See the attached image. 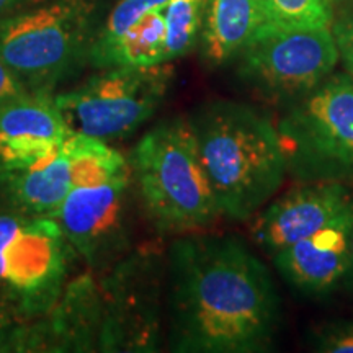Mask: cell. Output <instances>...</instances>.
<instances>
[{"label": "cell", "instance_id": "obj_1", "mask_svg": "<svg viewBox=\"0 0 353 353\" xmlns=\"http://www.w3.org/2000/svg\"><path fill=\"white\" fill-rule=\"evenodd\" d=\"M281 299L272 273L234 236L185 234L165 255V341L176 353L275 347Z\"/></svg>", "mask_w": 353, "mask_h": 353}, {"label": "cell", "instance_id": "obj_2", "mask_svg": "<svg viewBox=\"0 0 353 353\" xmlns=\"http://www.w3.org/2000/svg\"><path fill=\"white\" fill-rule=\"evenodd\" d=\"M187 117L221 213L254 218L288 175L276 125L259 108L226 99L205 101Z\"/></svg>", "mask_w": 353, "mask_h": 353}, {"label": "cell", "instance_id": "obj_3", "mask_svg": "<svg viewBox=\"0 0 353 353\" xmlns=\"http://www.w3.org/2000/svg\"><path fill=\"white\" fill-rule=\"evenodd\" d=\"M128 162L141 208L156 231L192 234L223 216L188 117L167 118L152 126L132 148Z\"/></svg>", "mask_w": 353, "mask_h": 353}, {"label": "cell", "instance_id": "obj_4", "mask_svg": "<svg viewBox=\"0 0 353 353\" xmlns=\"http://www.w3.org/2000/svg\"><path fill=\"white\" fill-rule=\"evenodd\" d=\"M103 0H39L0 20V57L33 94H54L88 65Z\"/></svg>", "mask_w": 353, "mask_h": 353}, {"label": "cell", "instance_id": "obj_5", "mask_svg": "<svg viewBox=\"0 0 353 353\" xmlns=\"http://www.w3.org/2000/svg\"><path fill=\"white\" fill-rule=\"evenodd\" d=\"M286 172L298 182L353 187V76L332 74L286 107L276 125Z\"/></svg>", "mask_w": 353, "mask_h": 353}, {"label": "cell", "instance_id": "obj_6", "mask_svg": "<svg viewBox=\"0 0 353 353\" xmlns=\"http://www.w3.org/2000/svg\"><path fill=\"white\" fill-rule=\"evenodd\" d=\"M77 257L56 219L0 208V303L21 319L54 306Z\"/></svg>", "mask_w": 353, "mask_h": 353}, {"label": "cell", "instance_id": "obj_7", "mask_svg": "<svg viewBox=\"0 0 353 353\" xmlns=\"http://www.w3.org/2000/svg\"><path fill=\"white\" fill-rule=\"evenodd\" d=\"M172 79L170 63L99 69L79 87L52 94V101L70 131L110 143L151 120L167 100Z\"/></svg>", "mask_w": 353, "mask_h": 353}, {"label": "cell", "instance_id": "obj_8", "mask_svg": "<svg viewBox=\"0 0 353 353\" xmlns=\"http://www.w3.org/2000/svg\"><path fill=\"white\" fill-rule=\"evenodd\" d=\"M103 322L99 352L152 353L165 341V255L136 247L101 273Z\"/></svg>", "mask_w": 353, "mask_h": 353}, {"label": "cell", "instance_id": "obj_9", "mask_svg": "<svg viewBox=\"0 0 353 353\" xmlns=\"http://www.w3.org/2000/svg\"><path fill=\"white\" fill-rule=\"evenodd\" d=\"M237 76L260 100L288 105L319 87L337 68V44L330 28L265 25L239 54Z\"/></svg>", "mask_w": 353, "mask_h": 353}, {"label": "cell", "instance_id": "obj_10", "mask_svg": "<svg viewBox=\"0 0 353 353\" xmlns=\"http://www.w3.org/2000/svg\"><path fill=\"white\" fill-rule=\"evenodd\" d=\"M90 272L105 273L132 247V176L70 188L56 218Z\"/></svg>", "mask_w": 353, "mask_h": 353}, {"label": "cell", "instance_id": "obj_11", "mask_svg": "<svg viewBox=\"0 0 353 353\" xmlns=\"http://www.w3.org/2000/svg\"><path fill=\"white\" fill-rule=\"evenodd\" d=\"M103 306L94 272L70 278L46 314L21 322L15 353L99 352Z\"/></svg>", "mask_w": 353, "mask_h": 353}, {"label": "cell", "instance_id": "obj_12", "mask_svg": "<svg viewBox=\"0 0 353 353\" xmlns=\"http://www.w3.org/2000/svg\"><path fill=\"white\" fill-rule=\"evenodd\" d=\"M353 210L352 187L337 182H299L252 224L255 242L272 255L332 224Z\"/></svg>", "mask_w": 353, "mask_h": 353}, {"label": "cell", "instance_id": "obj_13", "mask_svg": "<svg viewBox=\"0 0 353 353\" xmlns=\"http://www.w3.org/2000/svg\"><path fill=\"white\" fill-rule=\"evenodd\" d=\"M70 130L52 95L28 94L0 101V174L48 161L63 148Z\"/></svg>", "mask_w": 353, "mask_h": 353}, {"label": "cell", "instance_id": "obj_14", "mask_svg": "<svg viewBox=\"0 0 353 353\" xmlns=\"http://www.w3.org/2000/svg\"><path fill=\"white\" fill-rule=\"evenodd\" d=\"M353 210L306 239L273 254L281 278L309 296H325L345 281L350 267Z\"/></svg>", "mask_w": 353, "mask_h": 353}, {"label": "cell", "instance_id": "obj_15", "mask_svg": "<svg viewBox=\"0 0 353 353\" xmlns=\"http://www.w3.org/2000/svg\"><path fill=\"white\" fill-rule=\"evenodd\" d=\"M70 192L63 151L41 164L0 174V208L32 218L56 219Z\"/></svg>", "mask_w": 353, "mask_h": 353}, {"label": "cell", "instance_id": "obj_16", "mask_svg": "<svg viewBox=\"0 0 353 353\" xmlns=\"http://www.w3.org/2000/svg\"><path fill=\"white\" fill-rule=\"evenodd\" d=\"M268 23L263 0H206L198 39L203 61L211 68L229 63Z\"/></svg>", "mask_w": 353, "mask_h": 353}, {"label": "cell", "instance_id": "obj_17", "mask_svg": "<svg viewBox=\"0 0 353 353\" xmlns=\"http://www.w3.org/2000/svg\"><path fill=\"white\" fill-rule=\"evenodd\" d=\"M69 165L70 188L94 187L131 175L130 162L105 141L70 131L63 148Z\"/></svg>", "mask_w": 353, "mask_h": 353}, {"label": "cell", "instance_id": "obj_18", "mask_svg": "<svg viewBox=\"0 0 353 353\" xmlns=\"http://www.w3.org/2000/svg\"><path fill=\"white\" fill-rule=\"evenodd\" d=\"M164 50L165 17L162 7L136 21L92 68H152L165 64Z\"/></svg>", "mask_w": 353, "mask_h": 353}, {"label": "cell", "instance_id": "obj_19", "mask_svg": "<svg viewBox=\"0 0 353 353\" xmlns=\"http://www.w3.org/2000/svg\"><path fill=\"white\" fill-rule=\"evenodd\" d=\"M206 0H170L164 7L165 50L164 63L187 56L198 44Z\"/></svg>", "mask_w": 353, "mask_h": 353}, {"label": "cell", "instance_id": "obj_20", "mask_svg": "<svg viewBox=\"0 0 353 353\" xmlns=\"http://www.w3.org/2000/svg\"><path fill=\"white\" fill-rule=\"evenodd\" d=\"M169 2L170 0H118L101 20L88 56V65H94L145 13L165 7Z\"/></svg>", "mask_w": 353, "mask_h": 353}, {"label": "cell", "instance_id": "obj_21", "mask_svg": "<svg viewBox=\"0 0 353 353\" xmlns=\"http://www.w3.org/2000/svg\"><path fill=\"white\" fill-rule=\"evenodd\" d=\"M272 25L286 28H330L334 0H263Z\"/></svg>", "mask_w": 353, "mask_h": 353}, {"label": "cell", "instance_id": "obj_22", "mask_svg": "<svg viewBox=\"0 0 353 353\" xmlns=\"http://www.w3.org/2000/svg\"><path fill=\"white\" fill-rule=\"evenodd\" d=\"M311 337V347L322 353H353V321L339 319L316 325Z\"/></svg>", "mask_w": 353, "mask_h": 353}, {"label": "cell", "instance_id": "obj_23", "mask_svg": "<svg viewBox=\"0 0 353 353\" xmlns=\"http://www.w3.org/2000/svg\"><path fill=\"white\" fill-rule=\"evenodd\" d=\"M330 32L334 34L341 61L348 74L353 76V6L335 10Z\"/></svg>", "mask_w": 353, "mask_h": 353}, {"label": "cell", "instance_id": "obj_24", "mask_svg": "<svg viewBox=\"0 0 353 353\" xmlns=\"http://www.w3.org/2000/svg\"><path fill=\"white\" fill-rule=\"evenodd\" d=\"M23 321L0 303V353H15L17 339Z\"/></svg>", "mask_w": 353, "mask_h": 353}, {"label": "cell", "instance_id": "obj_25", "mask_svg": "<svg viewBox=\"0 0 353 353\" xmlns=\"http://www.w3.org/2000/svg\"><path fill=\"white\" fill-rule=\"evenodd\" d=\"M25 94H28V88L21 83L17 74L0 57V101Z\"/></svg>", "mask_w": 353, "mask_h": 353}, {"label": "cell", "instance_id": "obj_26", "mask_svg": "<svg viewBox=\"0 0 353 353\" xmlns=\"http://www.w3.org/2000/svg\"><path fill=\"white\" fill-rule=\"evenodd\" d=\"M37 2H39V0H0V20L23 10V8L33 6Z\"/></svg>", "mask_w": 353, "mask_h": 353}, {"label": "cell", "instance_id": "obj_27", "mask_svg": "<svg viewBox=\"0 0 353 353\" xmlns=\"http://www.w3.org/2000/svg\"><path fill=\"white\" fill-rule=\"evenodd\" d=\"M345 281L350 286H353V231H352V239H350V267H348Z\"/></svg>", "mask_w": 353, "mask_h": 353}, {"label": "cell", "instance_id": "obj_28", "mask_svg": "<svg viewBox=\"0 0 353 353\" xmlns=\"http://www.w3.org/2000/svg\"><path fill=\"white\" fill-rule=\"evenodd\" d=\"M352 6H353V0H334V7H335V10H337V8L352 7Z\"/></svg>", "mask_w": 353, "mask_h": 353}]
</instances>
